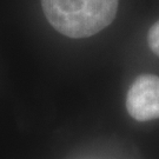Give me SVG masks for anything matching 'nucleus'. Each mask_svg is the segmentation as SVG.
<instances>
[{
	"label": "nucleus",
	"instance_id": "f257e3e1",
	"mask_svg": "<svg viewBox=\"0 0 159 159\" xmlns=\"http://www.w3.org/2000/svg\"><path fill=\"white\" fill-rule=\"evenodd\" d=\"M47 20L61 34L80 39L113 21L118 0H41Z\"/></svg>",
	"mask_w": 159,
	"mask_h": 159
},
{
	"label": "nucleus",
	"instance_id": "f03ea898",
	"mask_svg": "<svg viewBox=\"0 0 159 159\" xmlns=\"http://www.w3.org/2000/svg\"><path fill=\"white\" fill-rule=\"evenodd\" d=\"M126 108L138 121L159 118V77L143 74L132 84L126 97Z\"/></svg>",
	"mask_w": 159,
	"mask_h": 159
},
{
	"label": "nucleus",
	"instance_id": "7ed1b4c3",
	"mask_svg": "<svg viewBox=\"0 0 159 159\" xmlns=\"http://www.w3.org/2000/svg\"><path fill=\"white\" fill-rule=\"evenodd\" d=\"M148 40L150 48L159 57V20L150 29Z\"/></svg>",
	"mask_w": 159,
	"mask_h": 159
}]
</instances>
